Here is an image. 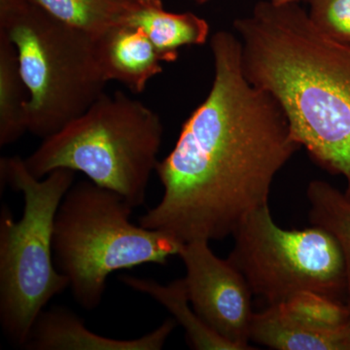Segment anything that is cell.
Listing matches in <instances>:
<instances>
[{"instance_id":"obj_18","label":"cell","mask_w":350,"mask_h":350,"mask_svg":"<svg viewBox=\"0 0 350 350\" xmlns=\"http://www.w3.org/2000/svg\"><path fill=\"white\" fill-rule=\"evenodd\" d=\"M308 1V16L317 29L336 40L350 44V0Z\"/></svg>"},{"instance_id":"obj_10","label":"cell","mask_w":350,"mask_h":350,"mask_svg":"<svg viewBox=\"0 0 350 350\" xmlns=\"http://www.w3.org/2000/svg\"><path fill=\"white\" fill-rule=\"evenodd\" d=\"M94 41L108 82L118 81L133 94H140L152 78L163 72L162 57L140 27L119 25Z\"/></svg>"},{"instance_id":"obj_8","label":"cell","mask_w":350,"mask_h":350,"mask_svg":"<svg viewBox=\"0 0 350 350\" xmlns=\"http://www.w3.org/2000/svg\"><path fill=\"white\" fill-rule=\"evenodd\" d=\"M178 256L185 265L184 280L196 312L239 350L253 349V293L243 273L229 260L216 256L206 239L184 243Z\"/></svg>"},{"instance_id":"obj_13","label":"cell","mask_w":350,"mask_h":350,"mask_svg":"<svg viewBox=\"0 0 350 350\" xmlns=\"http://www.w3.org/2000/svg\"><path fill=\"white\" fill-rule=\"evenodd\" d=\"M126 286L135 291L149 295L154 300L165 306L172 315L176 323L180 324L186 332L189 344L199 350H239L229 340L207 325L204 319L191 306L185 280H174L163 285L153 280L125 275L121 278Z\"/></svg>"},{"instance_id":"obj_6","label":"cell","mask_w":350,"mask_h":350,"mask_svg":"<svg viewBox=\"0 0 350 350\" xmlns=\"http://www.w3.org/2000/svg\"><path fill=\"white\" fill-rule=\"evenodd\" d=\"M0 31L17 51L29 93L27 131L47 138L81 116L108 83L96 41L31 0H0Z\"/></svg>"},{"instance_id":"obj_17","label":"cell","mask_w":350,"mask_h":350,"mask_svg":"<svg viewBox=\"0 0 350 350\" xmlns=\"http://www.w3.org/2000/svg\"><path fill=\"white\" fill-rule=\"evenodd\" d=\"M292 319L317 329H338L347 325L349 304L313 291H304L280 304Z\"/></svg>"},{"instance_id":"obj_21","label":"cell","mask_w":350,"mask_h":350,"mask_svg":"<svg viewBox=\"0 0 350 350\" xmlns=\"http://www.w3.org/2000/svg\"><path fill=\"white\" fill-rule=\"evenodd\" d=\"M347 304H349V306L350 308V301H349V303H347ZM347 327H349V330L350 332V317H349V322H347Z\"/></svg>"},{"instance_id":"obj_12","label":"cell","mask_w":350,"mask_h":350,"mask_svg":"<svg viewBox=\"0 0 350 350\" xmlns=\"http://www.w3.org/2000/svg\"><path fill=\"white\" fill-rule=\"evenodd\" d=\"M126 24L145 32L163 62L172 63L183 46L202 45L208 38V23L194 13L165 10L162 0H138Z\"/></svg>"},{"instance_id":"obj_11","label":"cell","mask_w":350,"mask_h":350,"mask_svg":"<svg viewBox=\"0 0 350 350\" xmlns=\"http://www.w3.org/2000/svg\"><path fill=\"white\" fill-rule=\"evenodd\" d=\"M250 342L278 350H350V332L347 324L328 330L313 328L273 305L253 314Z\"/></svg>"},{"instance_id":"obj_16","label":"cell","mask_w":350,"mask_h":350,"mask_svg":"<svg viewBox=\"0 0 350 350\" xmlns=\"http://www.w3.org/2000/svg\"><path fill=\"white\" fill-rule=\"evenodd\" d=\"M310 204V219L330 232L338 241L345 262L347 303L350 301V200L328 182L313 180L306 190Z\"/></svg>"},{"instance_id":"obj_3","label":"cell","mask_w":350,"mask_h":350,"mask_svg":"<svg viewBox=\"0 0 350 350\" xmlns=\"http://www.w3.org/2000/svg\"><path fill=\"white\" fill-rule=\"evenodd\" d=\"M163 133L160 117L142 101L123 92L105 93L81 116L44 138L25 163L38 179L59 169L82 172L135 208L146 200Z\"/></svg>"},{"instance_id":"obj_2","label":"cell","mask_w":350,"mask_h":350,"mask_svg":"<svg viewBox=\"0 0 350 350\" xmlns=\"http://www.w3.org/2000/svg\"><path fill=\"white\" fill-rule=\"evenodd\" d=\"M234 27L248 81L280 101L299 144L344 177L350 200V44L319 31L297 3L258 2Z\"/></svg>"},{"instance_id":"obj_4","label":"cell","mask_w":350,"mask_h":350,"mask_svg":"<svg viewBox=\"0 0 350 350\" xmlns=\"http://www.w3.org/2000/svg\"><path fill=\"white\" fill-rule=\"evenodd\" d=\"M133 207L118 193L94 182L73 183L55 218L53 250L75 301L87 310L100 306L108 276L144 264H167L183 243L131 222Z\"/></svg>"},{"instance_id":"obj_7","label":"cell","mask_w":350,"mask_h":350,"mask_svg":"<svg viewBox=\"0 0 350 350\" xmlns=\"http://www.w3.org/2000/svg\"><path fill=\"white\" fill-rule=\"evenodd\" d=\"M228 260L243 273L253 295L280 305L304 291L344 301L347 299L344 255L323 228L283 229L269 204L241 220Z\"/></svg>"},{"instance_id":"obj_19","label":"cell","mask_w":350,"mask_h":350,"mask_svg":"<svg viewBox=\"0 0 350 350\" xmlns=\"http://www.w3.org/2000/svg\"><path fill=\"white\" fill-rule=\"evenodd\" d=\"M275 4L298 3L300 0H271Z\"/></svg>"},{"instance_id":"obj_1","label":"cell","mask_w":350,"mask_h":350,"mask_svg":"<svg viewBox=\"0 0 350 350\" xmlns=\"http://www.w3.org/2000/svg\"><path fill=\"white\" fill-rule=\"evenodd\" d=\"M211 49L213 86L157 165L162 200L138 219L183 243L234 234L269 204L275 175L301 148L280 101L244 75L241 39L217 31Z\"/></svg>"},{"instance_id":"obj_9","label":"cell","mask_w":350,"mask_h":350,"mask_svg":"<svg viewBox=\"0 0 350 350\" xmlns=\"http://www.w3.org/2000/svg\"><path fill=\"white\" fill-rule=\"evenodd\" d=\"M176 321L167 319L144 337L116 340L88 330L75 313L64 308L43 310L32 326L25 349L36 350H160Z\"/></svg>"},{"instance_id":"obj_5","label":"cell","mask_w":350,"mask_h":350,"mask_svg":"<svg viewBox=\"0 0 350 350\" xmlns=\"http://www.w3.org/2000/svg\"><path fill=\"white\" fill-rule=\"evenodd\" d=\"M0 172L4 183L24 195L20 220L6 206L0 215V320L8 340L24 347L44 308L69 287L55 265L53 236L57 209L75 183V172L59 169L38 179L17 156L2 158Z\"/></svg>"},{"instance_id":"obj_14","label":"cell","mask_w":350,"mask_h":350,"mask_svg":"<svg viewBox=\"0 0 350 350\" xmlns=\"http://www.w3.org/2000/svg\"><path fill=\"white\" fill-rule=\"evenodd\" d=\"M45 12L94 39L126 24L138 0H31Z\"/></svg>"},{"instance_id":"obj_20","label":"cell","mask_w":350,"mask_h":350,"mask_svg":"<svg viewBox=\"0 0 350 350\" xmlns=\"http://www.w3.org/2000/svg\"><path fill=\"white\" fill-rule=\"evenodd\" d=\"M193 1L197 2V3L202 4L204 2L208 1V0H193Z\"/></svg>"},{"instance_id":"obj_15","label":"cell","mask_w":350,"mask_h":350,"mask_svg":"<svg viewBox=\"0 0 350 350\" xmlns=\"http://www.w3.org/2000/svg\"><path fill=\"white\" fill-rule=\"evenodd\" d=\"M29 93L21 73L15 46L0 31V146H6L27 131Z\"/></svg>"}]
</instances>
